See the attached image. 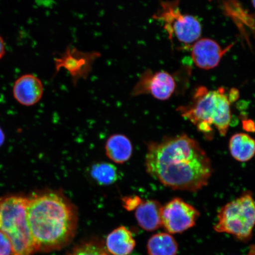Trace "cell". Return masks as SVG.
Here are the masks:
<instances>
[{
    "label": "cell",
    "mask_w": 255,
    "mask_h": 255,
    "mask_svg": "<svg viewBox=\"0 0 255 255\" xmlns=\"http://www.w3.org/2000/svg\"><path fill=\"white\" fill-rule=\"evenodd\" d=\"M142 200L138 196L128 197L126 200H124L125 203V207L128 210L136 208L139 205V204L142 202Z\"/></svg>",
    "instance_id": "cell-20"
},
{
    "label": "cell",
    "mask_w": 255,
    "mask_h": 255,
    "mask_svg": "<svg viewBox=\"0 0 255 255\" xmlns=\"http://www.w3.org/2000/svg\"><path fill=\"white\" fill-rule=\"evenodd\" d=\"M147 250L149 255H176L178 247L171 234L159 233L149 239Z\"/></svg>",
    "instance_id": "cell-16"
},
{
    "label": "cell",
    "mask_w": 255,
    "mask_h": 255,
    "mask_svg": "<svg viewBox=\"0 0 255 255\" xmlns=\"http://www.w3.org/2000/svg\"><path fill=\"white\" fill-rule=\"evenodd\" d=\"M28 200L18 195L0 199V231L10 242L12 255H31L36 251L27 222Z\"/></svg>",
    "instance_id": "cell-4"
},
{
    "label": "cell",
    "mask_w": 255,
    "mask_h": 255,
    "mask_svg": "<svg viewBox=\"0 0 255 255\" xmlns=\"http://www.w3.org/2000/svg\"><path fill=\"white\" fill-rule=\"evenodd\" d=\"M229 148L236 160L250 161L255 155V139L246 133H235L229 140Z\"/></svg>",
    "instance_id": "cell-15"
},
{
    "label": "cell",
    "mask_w": 255,
    "mask_h": 255,
    "mask_svg": "<svg viewBox=\"0 0 255 255\" xmlns=\"http://www.w3.org/2000/svg\"><path fill=\"white\" fill-rule=\"evenodd\" d=\"M69 255H109L103 247L95 244H86L76 248Z\"/></svg>",
    "instance_id": "cell-18"
},
{
    "label": "cell",
    "mask_w": 255,
    "mask_h": 255,
    "mask_svg": "<svg viewBox=\"0 0 255 255\" xmlns=\"http://www.w3.org/2000/svg\"><path fill=\"white\" fill-rule=\"evenodd\" d=\"M239 97L238 90L229 92L224 88L210 90L205 87L196 89L189 104L177 110L184 119L189 121L207 139H211L215 129L225 136L232 120L231 105Z\"/></svg>",
    "instance_id": "cell-3"
},
{
    "label": "cell",
    "mask_w": 255,
    "mask_h": 255,
    "mask_svg": "<svg viewBox=\"0 0 255 255\" xmlns=\"http://www.w3.org/2000/svg\"><path fill=\"white\" fill-rule=\"evenodd\" d=\"M247 255H255V245H252Z\"/></svg>",
    "instance_id": "cell-24"
},
{
    "label": "cell",
    "mask_w": 255,
    "mask_h": 255,
    "mask_svg": "<svg viewBox=\"0 0 255 255\" xmlns=\"http://www.w3.org/2000/svg\"><path fill=\"white\" fill-rule=\"evenodd\" d=\"M234 46V44L222 48L210 38H200L190 48L191 56L194 65L201 69L211 70L221 63L223 57Z\"/></svg>",
    "instance_id": "cell-10"
},
{
    "label": "cell",
    "mask_w": 255,
    "mask_h": 255,
    "mask_svg": "<svg viewBox=\"0 0 255 255\" xmlns=\"http://www.w3.org/2000/svg\"><path fill=\"white\" fill-rule=\"evenodd\" d=\"M5 141V135L3 130L0 128V146H1Z\"/></svg>",
    "instance_id": "cell-23"
},
{
    "label": "cell",
    "mask_w": 255,
    "mask_h": 255,
    "mask_svg": "<svg viewBox=\"0 0 255 255\" xmlns=\"http://www.w3.org/2000/svg\"><path fill=\"white\" fill-rule=\"evenodd\" d=\"M106 245L108 251L114 255H128L133 250L135 242L131 232L121 226L108 236Z\"/></svg>",
    "instance_id": "cell-14"
},
{
    "label": "cell",
    "mask_w": 255,
    "mask_h": 255,
    "mask_svg": "<svg viewBox=\"0 0 255 255\" xmlns=\"http://www.w3.org/2000/svg\"><path fill=\"white\" fill-rule=\"evenodd\" d=\"M108 158L117 164H124L131 157L133 147L131 142L123 134H114L107 139L105 146Z\"/></svg>",
    "instance_id": "cell-13"
},
{
    "label": "cell",
    "mask_w": 255,
    "mask_h": 255,
    "mask_svg": "<svg viewBox=\"0 0 255 255\" xmlns=\"http://www.w3.org/2000/svg\"><path fill=\"white\" fill-rule=\"evenodd\" d=\"M255 227V201L246 191L219 210L216 232L231 235L241 241H248Z\"/></svg>",
    "instance_id": "cell-5"
},
{
    "label": "cell",
    "mask_w": 255,
    "mask_h": 255,
    "mask_svg": "<svg viewBox=\"0 0 255 255\" xmlns=\"http://www.w3.org/2000/svg\"><path fill=\"white\" fill-rule=\"evenodd\" d=\"M252 4H253V7L255 9V0H251Z\"/></svg>",
    "instance_id": "cell-25"
},
{
    "label": "cell",
    "mask_w": 255,
    "mask_h": 255,
    "mask_svg": "<svg viewBox=\"0 0 255 255\" xmlns=\"http://www.w3.org/2000/svg\"><path fill=\"white\" fill-rule=\"evenodd\" d=\"M43 85L37 76H21L14 83L12 93L15 100L24 106L30 107L40 101L43 94Z\"/></svg>",
    "instance_id": "cell-11"
},
{
    "label": "cell",
    "mask_w": 255,
    "mask_h": 255,
    "mask_svg": "<svg viewBox=\"0 0 255 255\" xmlns=\"http://www.w3.org/2000/svg\"><path fill=\"white\" fill-rule=\"evenodd\" d=\"M27 218L36 250L43 252L59 250L68 244L78 221L74 205L57 191L29 199Z\"/></svg>",
    "instance_id": "cell-2"
},
{
    "label": "cell",
    "mask_w": 255,
    "mask_h": 255,
    "mask_svg": "<svg viewBox=\"0 0 255 255\" xmlns=\"http://www.w3.org/2000/svg\"><path fill=\"white\" fill-rule=\"evenodd\" d=\"M145 167L164 186L189 192L206 187L213 173L211 161L200 143L184 133L149 143Z\"/></svg>",
    "instance_id": "cell-1"
},
{
    "label": "cell",
    "mask_w": 255,
    "mask_h": 255,
    "mask_svg": "<svg viewBox=\"0 0 255 255\" xmlns=\"http://www.w3.org/2000/svg\"><path fill=\"white\" fill-rule=\"evenodd\" d=\"M199 216L195 207L175 197L162 207V226L171 235L181 234L194 227Z\"/></svg>",
    "instance_id": "cell-7"
},
{
    "label": "cell",
    "mask_w": 255,
    "mask_h": 255,
    "mask_svg": "<svg viewBox=\"0 0 255 255\" xmlns=\"http://www.w3.org/2000/svg\"><path fill=\"white\" fill-rule=\"evenodd\" d=\"M98 52H81L75 47H68L55 61L56 73L64 68L70 73L73 85L77 84L81 79H87L92 71L96 60L100 57Z\"/></svg>",
    "instance_id": "cell-9"
},
{
    "label": "cell",
    "mask_w": 255,
    "mask_h": 255,
    "mask_svg": "<svg viewBox=\"0 0 255 255\" xmlns=\"http://www.w3.org/2000/svg\"><path fill=\"white\" fill-rule=\"evenodd\" d=\"M244 128H246L245 129L248 130V131H254L255 130V126L253 122H252L251 120L245 121L244 122Z\"/></svg>",
    "instance_id": "cell-21"
},
{
    "label": "cell",
    "mask_w": 255,
    "mask_h": 255,
    "mask_svg": "<svg viewBox=\"0 0 255 255\" xmlns=\"http://www.w3.org/2000/svg\"><path fill=\"white\" fill-rule=\"evenodd\" d=\"M10 242L6 236L0 231V255H12Z\"/></svg>",
    "instance_id": "cell-19"
},
{
    "label": "cell",
    "mask_w": 255,
    "mask_h": 255,
    "mask_svg": "<svg viewBox=\"0 0 255 255\" xmlns=\"http://www.w3.org/2000/svg\"><path fill=\"white\" fill-rule=\"evenodd\" d=\"M162 206L157 201L149 200L136 207L135 217L138 224L145 231L151 232L161 227Z\"/></svg>",
    "instance_id": "cell-12"
},
{
    "label": "cell",
    "mask_w": 255,
    "mask_h": 255,
    "mask_svg": "<svg viewBox=\"0 0 255 255\" xmlns=\"http://www.w3.org/2000/svg\"><path fill=\"white\" fill-rule=\"evenodd\" d=\"M91 175L99 184L103 186L113 184L119 178L117 168L113 164L107 162H100L93 165Z\"/></svg>",
    "instance_id": "cell-17"
},
{
    "label": "cell",
    "mask_w": 255,
    "mask_h": 255,
    "mask_svg": "<svg viewBox=\"0 0 255 255\" xmlns=\"http://www.w3.org/2000/svg\"><path fill=\"white\" fill-rule=\"evenodd\" d=\"M5 53V47L4 41L3 40L2 37L0 36V59L2 58L4 56Z\"/></svg>",
    "instance_id": "cell-22"
},
{
    "label": "cell",
    "mask_w": 255,
    "mask_h": 255,
    "mask_svg": "<svg viewBox=\"0 0 255 255\" xmlns=\"http://www.w3.org/2000/svg\"><path fill=\"white\" fill-rule=\"evenodd\" d=\"M180 0L161 1L158 10L153 18L160 21L173 43L180 44V47L190 49L201 38L202 27L194 15L183 13L180 7Z\"/></svg>",
    "instance_id": "cell-6"
},
{
    "label": "cell",
    "mask_w": 255,
    "mask_h": 255,
    "mask_svg": "<svg viewBox=\"0 0 255 255\" xmlns=\"http://www.w3.org/2000/svg\"><path fill=\"white\" fill-rule=\"evenodd\" d=\"M177 87V81L174 75L166 71L153 72L151 69H146L140 76L131 95L138 97L149 94L156 100L167 101L175 93Z\"/></svg>",
    "instance_id": "cell-8"
}]
</instances>
